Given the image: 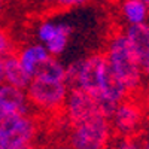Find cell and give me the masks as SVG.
Segmentation results:
<instances>
[{"label":"cell","instance_id":"6da1fadb","mask_svg":"<svg viewBox=\"0 0 149 149\" xmlns=\"http://www.w3.org/2000/svg\"><path fill=\"white\" fill-rule=\"evenodd\" d=\"M72 86H78L91 94L107 118L115 106L128 95L125 88L110 72L103 52H95L79 60L78 73Z\"/></svg>","mask_w":149,"mask_h":149},{"label":"cell","instance_id":"7a4b0ae2","mask_svg":"<svg viewBox=\"0 0 149 149\" xmlns=\"http://www.w3.org/2000/svg\"><path fill=\"white\" fill-rule=\"evenodd\" d=\"M70 85L66 81V66L58 57H49L30 79L26 95L31 109L57 112L63 109Z\"/></svg>","mask_w":149,"mask_h":149},{"label":"cell","instance_id":"3957f363","mask_svg":"<svg viewBox=\"0 0 149 149\" xmlns=\"http://www.w3.org/2000/svg\"><path fill=\"white\" fill-rule=\"evenodd\" d=\"M103 54L110 72L125 91L128 94L139 91L143 84V76L125 34L122 31H115L107 39L106 51Z\"/></svg>","mask_w":149,"mask_h":149},{"label":"cell","instance_id":"277c9868","mask_svg":"<svg viewBox=\"0 0 149 149\" xmlns=\"http://www.w3.org/2000/svg\"><path fill=\"white\" fill-rule=\"evenodd\" d=\"M37 121L31 113L0 115V149H22L34 143Z\"/></svg>","mask_w":149,"mask_h":149},{"label":"cell","instance_id":"5b68a950","mask_svg":"<svg viewBox=\"0 0 149 149\" xmlns=\"http://www.w3.org/2000/svg\"><path fill=\"white\" fill-rule=\"evenodd\" d=\"M110 122L103 113H97L72 124L69 146L72 149H104L110 137Z\"/></svg>","mask_w":149,"mask_h":149},{"label":"cell","instance_id":"8992f818","mask_svg":"<svg viewBox=\"0 0 149 149\" xmlns=\"http://www.w3.org/2000/svg\"><path fill=\"white\" fill-rule=\"evenodd\" d=\"M72 33L73 27L69 22L63 21L45 19L36 29L37 42L42 43L52 57H60L67 49Z\"/></svg>","mask_w":149,"mask_h":149},{"label":"cell","instance_id":"52a82bcc","mask_svg":"<svg viewBox=\"0 0 149 149\" xmlns=\"http://www.w3.org/2000/svg\"><path fill=\"white\" fill-rule=\"evenodd\" d=\"M63 110L70 124L79 122L97 113H103L95 98L86 91L78 88V86H70L69 88L67 97L63 104Z\"/></svg>","mask_w":149,"mask_h":149},{"label":"cell","instance_id":"ba28073f","mask_svg":"<svg viewBox=\"0 0 149 149\" xmlns=\"http://www.w3.org/2000/svg\"><path fill=\"white\" fill-rule=\"evenodd\" d=\"M110 127L119 134L130 136L136 133L142 122H143V107L134 100H128L125 97L122 102H119L113 112L109 116Z\"/></svg>","mask_w":149,"mask_h":149},{"label":"cell","instance_id":"9c48e42d","mask_svg":"<svg viewBox=\"0 0 149 149\" xmlns=\"http://www.w3.org/2000/svg\"><path fill=\"white\" fill-rule=\"evenodd\" d=\"M122 33L130 43L143 79H149V22L139 26H125Z\"/></svg>","mask_w":149,"mask_h":149},{"label":"cell","instance_id":"30bf717a","mask_svg":"<svg viewBox=\"0 0 149 149\" xmlns=\"http://www.w3.org/2000/svg\"><path fill=\"white\" fill-rule=\"evenodd\" d=\"M31 106L26 91L9 84H0V115L3 113H31Z\"/></svg>","mask_w":149,"mask_h":149},{"label":"cell","instance_id":"8fae6325","mask_svg":"<svg viewBox=\"0 0 149 149\" xmlns=\"http://www.w3.org/2000/svg\"><path fill=\"white\" fill-rule=\"evenodd\" d=\"M18 61L21 63L22 69L26 70L30 76L33 78L36 72L40 69V66L51 57L46 48L42 43H29L26 46H21L18 51H15Z\"/></svg>","mask_w":149,"mask_h":149},{"label":"cell","instance_id":"7c38bea8","mask_svg":"<svg viewBox=\"0 0 149 149\" xmlns=\"http://www.w3.org/2000/svg\"><path fill=\"white\" fill-rule=\"evenodd\" d=\"M31 76L22 69L15 52L3 57V82L26 91Z\"/></svg>","mask_w":149,"mask_h":149},{"label":"cell","instance_id":"4fadbf2b","mask_svg":"<svg viewBox=\"0 0 149 149\" xmlns=\"http://www.w3.org/2000/svg\"><path fill=\"white\" fill-rule=\"evenodd\" d=\"M119 15L127 26L149 22V6L142 0H121Z\"/></svg>","mask_w":149,"mask_h":149},{"label":"cell","instance_id":"5bb4252c","mask_svg":"<svg viewBox=\"0 0 149 149\" xmlns=\"http://www.w3.org/2000/svg\"><path fill=\"white\" fill-rule=\"evenodd\" d=\"M15 45H14V40H12L10 34L5 30V27L0 24V57H5V55H9L12 52H15Z\"/></svg>","mask_w":149,"mask_h":149},{"label":"cell","instance_id":"9a60e30c","mask_svg":"<svg viewBox=\"0 0 149 149\" xmlns=\"http://www.w3.org/2000/svg\"><path fill=\"white\" fill-rule=\"evenodd\" d=\"M90 0H57V9H74L86 5Z\"/></svg>","mask_w":149,"mask_h":149},{"label":"cell","instance_id":"2e32d148","mask_svg":"<svg viewBox=\"0 0 149 149\" xmlns=\"http://www.w3.org/2000/svg\"><path fill=\"white\" fill-rule=\"evenodd\" d=\"M115 149H142V143H139L137 140L131 137H125L116 143Z\"/></svg>","mask_w":149,"mask_h":149},{"label":"cell","instance_id":"e0dca14e","mask_svg":"<svg viewBox=\"0 0 149 149\" xmlns=\"http://www.w3.org/2000/svg\"><path fill=\"white\" fill-rule=\"evenodd\" d=\"M31 2L42 9H57V0H31Z\"/></svg>","mask_w":149,"mask_h":149},{"label":"cell","instance_id":"ac0fdd59","mask_svg":"<svg viewBox=\"0 0 149 149\" xmlns=\"http://www.w3.org/2000/svg\"><path fill=\"white\" fill-rule=\"evenodd\" d=\"M0 84H3V57H0Z\"/></svg>","mask_w":149,"mask_h":149},{"label":"cell","instance_id":"d6986e66","mask_svg":"<svg viewBox=\"0 0 149 149\" xmlns=\"http://www.w3.org/2000/svg\"><path fill=\"white\" fill-rule=\"evenodd\" d=\"M142 149H149V139H146V140L142 143Z\"/></svg>","mask_w":149,"mask_h":149},{"label":"cell","instance_id":"ffe728a7","mask_svg":"<svg viewBox=\"0 0 149 149\" xmlns=\"http://www.w3.org/2000/svg\"><path fill=\"white\" fill-rule=\"evenodd\" d=\"M57 149H72V148H70L69 145H61V146H58Z\"/></svg>","mask_w":149,"mask_h":149},{"label":"cell","instance_id":"44dd1931","mask_svg":"<svg viewBox=\"0 0 149 149\" xmlns=\"http://www.w3.org/2000/svg\"><path fill=\"white\" fill-rule=\"evenodd\" d=\"M22 149H34V145H30V146H26V148H22Z\"/></svg>","mask_w":149,"mask_h":149},{"label":"cell","instance_id":"7402d4cb","mask_svg":"<svg viewBox=\"0 0 149 149\" xmlns=\"http://www.w3.org/2000/svg\"><path fill=\"white\" fill-rule=\"evenodd\" d=\"M3 5H5V3L2 2V0H0V12H2V9H3Z\"/></svg>","mask_w":149,"mask_h":149},{"label":"cell","instance_id":"603a6c76","mask_svg":"<svg viewBox=\"0 0 149 149\" xmlns=\"http://www.w3.org/2000/svg\"><path fill=\"white\" fill-rule=\"evenodd\" d=\"M142 2H145V3H146V5L149 6V0H142Z\"/></svg>","mask_w":149,"mask_h":149}]
</instances>
